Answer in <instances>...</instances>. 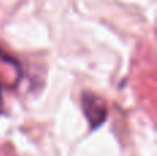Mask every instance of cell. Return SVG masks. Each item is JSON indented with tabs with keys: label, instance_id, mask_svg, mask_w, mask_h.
<instances>
[{
	"label": "cell",
	"instance_id": "7a4b0ae2",
	"mask_svg": "<svg viewBox=\"0 0 157 156\" xmlns=\"http://www.w3.org/2000/svg\"><path fill=\"white\" fill-rule=\"evenodd\" d=\"M21 79V68L18 62L8 55L0 53V86L13 88Z\"/></svg>",
	"mask_w": 157,
	"mask_h": 156
},
{
	"label": "cell",
	"instance_id": "6da1fadb",
	"mask_svg": "<svg viewBox=\"0 0 157 156\" xmlns=\"http://www.w3.org/2000/svg\"><path fill=\"white\" fill-rule=\"evenodd\" d=\"M81 104H83L84 115L88 119L91 129H98L108 116V108H106L105 101L95 94L87 93L83 96Z\"/></svg>",
	"mask_w": 157,
	"mask_h": 156
}]
</instances>
